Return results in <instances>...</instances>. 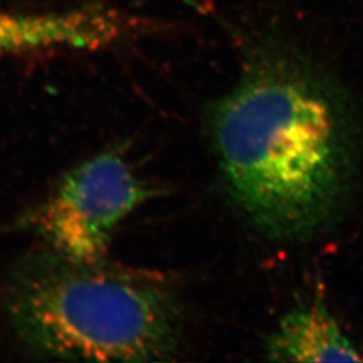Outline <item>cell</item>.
Wrapping results in <instances>:
<instances>
[{
    "label": "cell",
    "mask_w": 363,
    "mask_h": 363,
    "mask_svg": "<svg viewBox=\"0 0 363 363\" xmlns=\"http://www.w3.org/2000/svg\"><path fill=\"white\" fill-rule=\"evenodd\" d=\"M234 203L273 240H298L333 220L354 169L350 113L337 85L277 35L249 45L233 88L208 112Z\"/></svg>",
    "instance_id": "obj_1"
},
{
    "label": "cell",
    "mask_w": 363,
    "mask_h": 363,
    "mask_svg": "<svg viewBox=\"0 0 363 363\" xmlns=\"http://www.w3.org/2000/svg\"><path fill=\"white\" fill-rule=\"evenodd\" d=\"M13 331L28 349L100 362H154L181 346L182 315L159 279L46 249L16 271L7 294Z\"/></svg>",
    "instance_id": "obj_2"
},
{
    "label": "cell",
    "mask_w": 363,
    "mask_h": 363,
    "mask_svg": "<svg viewBox=\"0 0 363 363\" xmlns=\"http://www.w3.org/2000/svg\"><path fill=\"white\" fill-rule=\"evenodd\" d=\"M159 190L112 147L66 172L26 222L46 249L79 262L103 261L113 234Z\"/></svg>",
    "instance_id": "obj_3"
},
{
    "label": "cell",
    "mask_w": 363,
    "mask_h": 363,
    "mask_svg": "<svg viewBox=\"0 0 363 363\" xmlns=\"http://www.w3.org/2000/svg\"><path fill=\"white\" fill-rule=\"evenodd\" d=\"M132 30H136L133 19L101 4L62 13H0V54L55 48L96 49Z\"/></svg>",
    "instance_id": "obj_4"
},
{
    "label": "cell",
    "mask_w": 363,
    "mask_h": 363,
    "mask_svg": "<svg viewBox=\"0 0 363 363\" xmlns=\"http://www.w3.org/2000/svg\"><path fill=\"white\" fill-rule=\"evenodd\" d=\"M267 358L276 362H359L362 355L327 308L319 292L286 312L265 340Z\"/></svg>",
    "instance_id": "obj_5"
}]
</instances>
